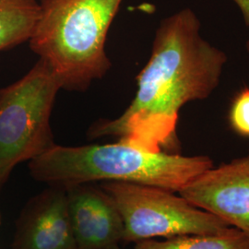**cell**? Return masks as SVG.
I'll return each instance as SVG.
<instances>
[{
	"label": "cell",
	"mask_w": 249,
	"mask_h": 249,
	"mask_svg": "<svg viewBox=\"0 0 249 249\" xmlns=\"http://www.w3.org/2000/svg\"><path fill=\"white\" fill-rule=\"evenodd\" d=\"M124 0H40L28 41L49 65L62 89L84 91L111 68L106 51L110 26Z\"/></svg>",
	"instance_id": "3957f363"
},
{
	"label": "cell",
	"mask_w": 249,
	"mask_h": 249,
	"mask_svg": "<svg viewBox=\"0 0 249 249\" xmlns=\"http://www.w3.org/2000/svg\"><path fill=\"white\" fill-rule=\"evenodd\" d=\"M213 160L204 155L151 152L117 142L110 144L60 146L29 161L31 176L48 186L125 182L179 192Z\"/></svg>",
	"instance_id": "7a4b0ae2"
},
{
	"label": "cell",
	"mask_w": 249,
	"mask_h": 249,
	"mask_svg": "<svg viewBox=\"0 0 249 249\" xmlns=\"http://www.w3.org/2000/svg\"><path fill=\"white\" fill-rule=\"evenodd\" d=\"M134 249H249V236L234 227H229L215 234H189L164 241H140Z\"/></svg>",
	"instance_id": "30bf717a"
},
{
	"label": "cell",
	"mask_w": 249,
	"mask_h": 249,
	"mask_svg": "<svg viewBox=\"0 0 249 249\" xmlns=\"http://www.w3.org/2000/svg\"><path fill=\"white\" fill-rule=\"evenodd\" d=\"M39 16L37 0H0V51L29 41Z\"/></svg>",
	"instance_id": "9c48e42d"
},
{
	"label": "cell",
	"mask_w": 249,
	"mask_h": 249,
	"mask_svg": "<svg viewBox=\"0 0 249 249\" xmlns=\"http://www.w3.org/2000/svg\"><path fill=\"white\" fill-rule=\"evenodd\" d=\"M12 249H77L65 187L49 186L27 203L17 222Z\"/></svg>",
	"instance_id": "ba28073f"
},
{
	"label": "cell",
	"mask_w": 249,
	"mask_h": 249,
	"mask_svg": "<svg viewBox=\"0 0 249 249\" xmlns=\"http://www.w3.org/2000/svg\"><path fill=\"white\" fill-rule=\"evenodd\" d=\"M178 193L249 236V154L207 170Z\"/></svg>",
	"instance_id": "8992f818"
},
{
	"label": "cell",
	"mask_w": 249,
	"mask_h": 249,
	"mask_svg": "<svg viewBox=\"0 0 249 249\" xmlns=\"http://www.w3.org/2000/svg\"><path fill=\"white\" fill-rule=\"evenodd\" d=\"M229 120L231 128L243 137H249V88L242 89L231 104Z\"/></svg>",
	"instance_id": "8fae6325"
},
{
	"label": "cell",
	"mask_w": 249,
	"mask_h": 249,
	"mask_svg": "<svg viewBox=\"0 0 249 249\" xmlns=\"http://www.w3.org/2000/svg\"><path fill=\"white\" fill-rule=\"evenodd\" d=\"M247 50H248V53H249V39L247 42Z\"/></svg>",
	"instance_id": "4fadbf2b"
},
{
	"label": "cell",
	"mask_w": 249,
	"mask_h": 249,
	"mask_svg": "<svg viewBox=\"0 0 249 249\" xmlns=\"http://www.w3.org/2000/svg\"><path fill=\"white\" fill-rule=\"evenodd\" d=\"M124 224V243L154 237L215 234L230 225L166 189L125 182H101Z\"/></svg>",
	"instance_id": "5b68a950"
},
{
	"label": "cell",
	"mask_w": 249,
	"mask_h": 249,
	"mask_svg": "<svg viewBox=\"0 0 249 249\" xmlns=\"http://www.w3.org/2000/svg\"><path fill=\"white\" fill-rule=\"evenodd\" d=\"M121 249L119 248V246H116V247H114V248H111V249Z\"/></svg>",
	"instance_id": "5bb4252c"
},
{
	"label": "cell",
	"mask_w": 249,
	"mask_h": 249,
	"mask_svg": "<svg viewBox=\"0 0 249 249\" xmlns=\"http://www.w3.org/2000/svg\"><path fill=\"white\" fill-rule=\"evenodd\" d=\"M233 2L240 9L245 22L249 29V0H233Z\"/></svg>",
	"instance_id": "7c38bea8"
},
{
	"label": "cell",
	"mask_w": 249,
	"mask_h": 249,
	"mask_svg": "<svg viewBox=\"0 0 249 249\" xmlns=\"http://www.w3.org/2000/svg\"><path fill=\"white\" fill-rule=\"evenodd\" d=\"M0 223H1V217H0Z\"/></svg>",
	"instance_id": "9a60e30c"
},
{
	"label": "cell",
	"mask_w": 249,
	"mask_h": 249,
	"mask_svg": "<svg viewBox=\"0 0 249 249\" xmlns=\"http://www.w3.org/2000/svg\"><path fill=\"white\" fill-rule=\"evenodd\" d=\"M77 249H109L123 240L124 224L116 205L95 183L65 187Z\"/></svg>",
	"instance_id": "52a82bcc"
},
{
	"label": "cell",
	"mask_w": 249,
	"mask_h": 249,
	"mask_svg": "<svg viewBox=\"0 0 249 249\" xmlns=\"http://www.w3.org/2000/svg\"><path fill=\"white\" fill-rule=\"evenodd\" d=\"M191 9L163 18L146 66L137 77L130 105L115 119L91 124L88 137H114L117 142L151 152L179 148V111L187 103L209 98L220 85L227 54L208 42Z\"/></svg>",
	"instance_id": "6da1fadb"
},
{
	"label": "cell",
	"mask_w": 249,
	"mask_h": 249,
	"mask_svg": "<svg viewBox=\"0 0 249 249\" xmlns=\"http://www.w3.org/2000/svg\"><path fill=\"white\" fill-rule=\"evenodd\" d=\"M61 83L40 59L25 76L0 89V189L20 162L55 145L51 114Z\"/></svg>",
	"instance_id": "277c9868"
}]
</instances>
